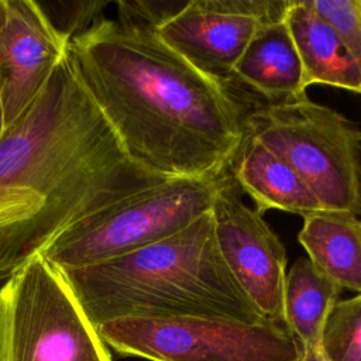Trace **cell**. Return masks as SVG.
Listing matches in <instances>:
<instances>
[{"label":"cell","mask_w":361,"mask_h":361,"mask_svg":"<svg viewBox=\"0 0 361 361\" xmlns=\"http://www.w3.org/2000/svg\"><path fill=\"white\" fill-rule=\"evenodd\" d=\"M157 27L103 17L71 39L69 61L138 164L166 178L223 173L244 141L250 107L166 45Z\"/></svg>","instance_id":"6da1fadb"},{"label":"cell","mask_w":361,"mask_h":361,"mask_svg":"<svg viewBox=\"0 0 361 361\" xmlns=\"http://www.w3.org/2000/svg\"><path fill=\"white\" fill-rule=\"evenodd\" d=\"M166 179L127 152L69 56L0 140V185L27 188L44 200L38 252Z\"/></svg>","instance_id":"7a4b0ae2"},{"label":"cell","mask_w":361,"mask_h":361,"mask_svg":"<svg viewBox=\"0 0 361 361\" xmlns=\"http://www.w3.org/2000/svg\"><path fill=\"white\" fill-rule=\"evenodd\" d=\"M61 271L96 330L121 319L267 320L226 265L210 210L161 241Z\"/></svg>","instance_id":"3957f363"},{"label":"cell","mask_w":361,"mask_h":361,"mask_svg":"<svg viewBox=\"0 0 361 361\" xmlns=\"http://www.w3.org/2000/svg\"><path fill=\"white\" fill-rule=\"evenodd\" d=\"M247 133L285 159L326 210L361 214V128L306 94L250 109Z\"/></svg>","instance_id":"277c9868"},{"label":"cell","mask_w":361,"mask_h":361,"mask_svg":"<svg viewBox=\"0 0 361 361\" xmlns=\"http://www.w3.org/2000/svg\"><path fill=\"white\" fill-rule=\"evenodd\" d=\"M6 361H111L59 267L35 252L0 283Z\"/></svg>","instance_id":"5b68a950"},{"label":"cell","mask_w":361,"mask_h":361,"mask_svg":"<svg viewBox=\"0 0 361 361\" xmlns=\"http://www.w3.org/2000/svg\"><path fill=\"white\" fill-rule=\"evenodd\" d=\"M230 169L207 178H171L65 233L41 254L61 269L102 262L161 241L207 213Z\"/></svg>","instance_id":"8992f818"},{"label":"cell","mask_w":361,"mask_h":361,"mask_svg":"<svg viewBox=\"0 0 361 361\" xmlns=\"http://www.w3.org/2000/svg\"><path fill=\"white\" fill-rule=\"evenodd\" d=\"M106 345L149 361H298V345L279 322L221 317L121 319L97 329Z\"/></svg>","instance_id":"52a82bcc"},{"label":"cell","mask_w":361,"mask_h":361,"mask_svg":"<svg viewBox=\"0 0 361 361\" xmlns=\"http://www.w3.org/2000/svg\"><path fill=\"white\" fill-rule=\"evenodd\" d=\"M289 0H190L157 32L200 72L228 82L258 28L285 17Z\"/></svg>","instance_id":"ba28073f"},{"label":"cell","mask_w":361,"mask_h":361,"mask_svg":"<svg viewBox=\"0 0 361 361\" xmlns=\"http://www.w3.org/2000/svg\"><path fill=\"white\" fill-rule=\"evenodd\" d=\"M210 214L221 257L261 316L283 323L286 248L257 209L247 206L233 176L219 190Z\"/></svg>","instance_id":"9c48e42d"},{"label":"cell","mask_w":361,"mask_h":361,"mask_svg":"<svg viewBox=\"0 0 361 361\" xmlns=\"http://www.w3.org/2000/svg\"><path fill=\"white\" fill-rule=\"evenodd\" d=\"M69 42L41 3L0 0V94L6 131L30 109L66 59Z\"/></svg>","instance_id":"30bf717a"},{"label":"cell","mask_w":361,"mask_h":361,"mask_svg":"<svg viewBox=\"0 0 361 361\" xmlns=\"http://www.w3.org/2000/svg\"><path fill=\"white\" fill-rule=\"evenodd\" d=\"M230 172L238 189L251 197L259 213L278 209L303 219L323 209L296 171L248 133Z\"/></svg>","instance_id":"8fae6325"},{"label":"cell","mask_w":361,"mask_h":361,"mask_svg":"<svg viewBox=\"0 0 361 361\" xmlns=\"http://www.w3.org/2000/svg\"><path fill=\"white\" fill-rule=\"evenodd\" d=\"M285 23L299 54L305 83L329 85L361 94V71L337 31L307 0H289Z\"/></svg>","instance_id":"7c38bea8"},{"label":"cell","mask_w":361,"mask_h":361,"mask_svg":"<svg viewBox=\"0 0 361 361\" xmlns=\"http://www.w3.org/2000/svg\"><path fill=\"white\" fill-rule=\"evenodd\" d=\"M231 76L262 94L268 103L306 94L303 66L285 17L258 28Z\"/></svg>","instance_id":"4fadbf2b"},{"label":"cell","mask_w":361,"mask_h":361,"mask_svg":"<svg viewBox=\"0 0 361 361\" xmlns=\"http://www.w3.org/2000/svg\"><path fill=\"white\" fill-rule=\"evenodd\" d=\"M298 241L310 262L341 289L361 293V219L340 210L303 217Z\"/></svg>","instance_id":"5bb4252c"},{"label":"cell","mask_w":361,"mask_h":361,"mask_svg":"<svg viewBox=\"0 0 361 361\" xmlns=\"http://www.w3.org/2000/svg\"><path fill=\"white\" fill-rule=\"evenodd\" d=\"M341 290L307 257H299L286 271L283 324L299 351L320 347L326 320L340 300Z\"/></svg>","instance_id":"9a60e30c"},{"label":"cell","mask_w":361,"mask_h":361,"mask_svg":"<svg viewBox=\"0 0 361 361\" xmlns=\"http://www.w3.org/2000/svg\"><path fill=\"white\" fill-rule=\"evenodd\" d=\"M42 207L32 190L0 185V283L39 251Z\"/></svg>","instance_id":"2e32d148"},{"label":"cell","mask_w":361,"mask_h":361,"mask_svg":"<svg viewBox=\"0 0 361 361\" xmlns=\"http://www.w3.org/2000/svg\"><path fill=\"white\" fill-rule=\"evenodd\" d=\"M320 348L329 361H361V293L334 305Z\"/></svg>","instance_id":"e0dca14e"},{"label":"cell","mask_w":361,"mask_h":361,"mask_svg":"<svg viewBox=\"0 0 361 361\" xmlns=\"http://www.w3.org/2000/svg\"><path fill=\"white\" fill-rule=\"evenodd\" d=\"M337 31L361 71V0H307Z\"/></svg>","instance_id":"ac0fdd59"},{"label":"cell","mask_w":361,"mask_h":361,"mask_svg":"<svg viewBox=\"0 0 361 361\" xmlns=\"http://www.w3.org/2000/svg\"><path fill=\"white\" fill-rule=\"evenodd\" d=\"M47 16L69 41L89 30L96 21L103 18V10L109 6L106 0H78L41 3Z\"/></svg>","instance_id":"d6986e66"},{"label":"cell","mask_w":361,"mask_h":361,"mask_svg":"<svg viewBox=\"0 0 361 361\" xmlns=\"http://www.w3.org/2000/svg\"><path fill=\"white\" fill-rule=\"evenodd\" d=\"M298 361H329V360L326 358L320 347H314V348L299 351Z\"/></svg>","instance_id":"ffe728a7"},{"label":"cell","mask_w":361,"mask_h":361,"mask_svg":"<svg viewBox=\"0 0 361 361\" xmlns=\"http://www.w3.org/2000/svg\"><path fill=\"white\" fill-rule=\"evenodd\" d=\"M6 133V120H4V109H3V100L0 94V140L3 138Z\"/></svg>","instance_id":"44dd1931"},{"label":"cell","mask_w":361,"mask_h":361,"mask_svg":"<svg viewBox=\"0 0 361 361\" xmlns=\"http://www.w3.org/2000/svg\"><path fill=\"white\" fill-rule=\"evenodd\" d=\"M0 361L4 360V348H3V334H1V316H0Z\"/></svg>","instance_id":"7402d4cb"}]
</instances>
